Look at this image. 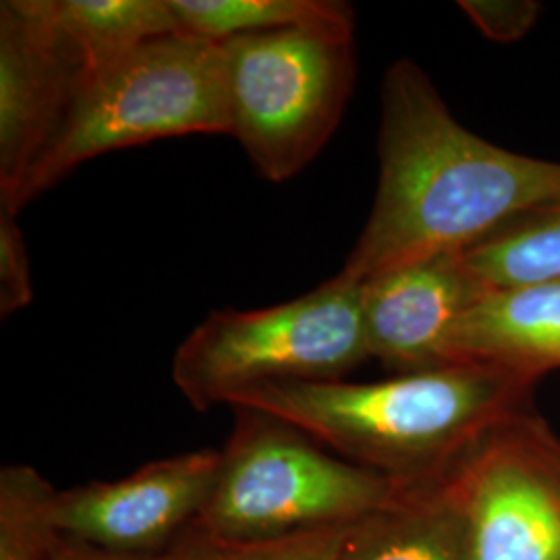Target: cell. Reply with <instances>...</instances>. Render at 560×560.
Masks as SVG:
<instances>
[{"label": "cell", "instance_id": "cell-1", "mask_svg": "<svg viewBox=\"0 0 560 560\" xmlns=\"http://www.w3.org/2000/svg\"><path fill=\"white\" fill-rule=\"evenodd\" d=\"M381 175L340 275L361 280L402 264L465 254L523 212L560 198V162L515 154L453 117L418 62L382 83Z\"/></svg>", "mask_w": 560, "mask_h": 560}, {"label": "cell", "instance_id": "cell-2", "mask_svg": "<svg viewBox=\"0 0 560 560\" xmlns=\"http://www.w3.org/2000/svg\"><path fill=\"white\" fill-rule=\"evenodd\" d=\"M540 378L501 363H453L378 382H284L229 407L287 421L342 459L393 480L442 474L494 423L525 409Z\"/></svg>", "mask_w": 560, "mask_h": 560}, {"label": "cell", "instance_id": "cell-3", "mask_svg": "<svg viewBox=\"0 0 560 560\" xmlns=\"http://www.w3.org/2000/svg\"><path fill=\"white\" fill-rule=\"evenodd\" d=\"M194 133L231 136L221 42L177 32L81 78L75 96L21 183L13 214L106 152Z\"/></svg>", "mask_w": 560, "mask_h": 560}, {"label": "cell", "instance_id": "cell-4", "mask_svg": "<svg viewBox=\"0 0 560 560\" xmlns=\"http://www.w3.org/2000/svg\"><path fill=\"white\" fill-rule=\"evenodd\" d=\"M231 409L221 476L196 523L219 546L353 525L393 497L397 480L342 459L275 416Z\"/></svg>", "mask_w": 560, "mask_h": 560}, {"label": "cell", "instance_id": "cell-5", "mask_svg": "<svg viewBox=\"0 0 560 560\" xmlns=\"http://www.w3.org/2000/svg\"><path fill=\"white\" fill-rule=\"evenodd\" d=\"M368 360L361 282L339 272L298 300L210 312L175 351L173 382L203 413L266 384L342 381Z\"/></svg>", "mask_w": 560, "mask_h": 560}, {"label": "cell", "instance_id": "cell-6", "mask_svg": "<svg viewBox=\"0 0 560 560\" xmlns=\"http://www.w3.org/2000/svg\"><path fill=\"white\" fill-rule=\"evenodd\" d=\"M231 136L264 179L298 177L339 129L355 88V25L221 42Z\"/></svg>", "mask_w": 560, "mask_h": 560}, {"label": "cell", "instance_id": "cell-7", "mask_svg": "<svg viewBox=\"0 0 560 560\" xmlns=\"http://www.w3.org/2000/svg\"><path fill=\"white\" fill-rule=\"evenodd\" d=\"M442 476L476 560H560V436L534 405L494 423Z\"/></svg>", "mask_w": 560, "mask_h": 560}, {"label": "cell", "instance_id": "cell-8", "mask_svg": "<svg viewBox=\"0 0 560 560\" xmlns=\"http://www.w3.org/2000/svg\"><path fill=\"white\" fill-rule=\"evenodd\" d=\"M221 465V451L203 448L152 460L120 480L62 490L60 536L119 557H161L200 520Z\"/></svg>", "mask_w": 560, "mask_h": 560}, {"label": "cell", "instance_id": "cell-9", "mask_svg": "<svg viewBox=\"0 0 560 560\" xmlns=\"http://www.w3.org/2000/svg\"><path fill=\"white\" fill-rule=\"evenodd\" d=\"M80 65L60 40L52 0L0 4V208L21 183L75 96Z\"/></svg>", "mask_w": 560, "mask_h": 560}, {"label": "cell", "instance_id": "cell-10", "mask_svg": "<svg viewBox=\"0 0 560 560\" xmlns=\"http://www.w3.org/2000/svg\"><path fill=\"white\" fill-rule=\"evenodd\" d=\"M483 293L463 254L402 264L361 280L370 358L399 374L453 365L455 332Z\"/></svg>", "mask_w": 560, "mask_h": 560}, {"label": "cell", "instance_id": "cell-11", "mask_svg": "<svg viewBox=\"0 0 560 560\" xmlns=\"http://www.w3.org/2000/svg\"><path fill=\"white\" fill-rule=\"evenodd\" d=\"M339 560H476L467 517L448 481L397 480L393 497L353 523Z\"/></svg>", "mask_w": 560, "mask_h": 560}, {"label": "cell", "instance_id": "cell-12", "mask_svg": "<svg viewBox=\"0 0 560 560\" xmlns=\"http://www.w3.org/2000/svg\"><path fill=\"white\" fill-rule=\"evenodd\" d=\"M501 363L544 378L560 368V280L483 293L465 314L451 363Z\"/></svg>", "mask_w": 560, "mask_h": 560}, {"label": "cell", "instance_id": "cell-13", "mask_svg": "<svg viewBox=\"0 0 560 560\" xmlns=\"http://www.w3.org/2000/svg\"><path fill=\"white\" fill-rule=\"evenodd\" d=\"M52 13L81 78L183 32L171 0H52Z\"/></svg>", "mask_w": 560, "mask_h": 560}, {"label": "cell", "instance_id": "cell-14", "mask_svg": "<svg viewBox=\"0 0 560 560\" xmlns=\"http://www.w3.org/2000/svg\"><path fill=\"white\" fill-rule=\"evenodd\" d=\"M463 258L486 291L560 280V198L506 222Z\"/></svg>", "mask_w": 560, "mask_h": 560}, {"label": "cell", "instance_id": "cell-15", "mask_svg": "<svg viewBox=\"0 0 560 560\" xmlns=\"http://www.w3.org/2000/svg\"><path fill=\"white\" fill-rule=\"evenodd\" d=\"M180 30L206 40L293 27L355 25V11L337 0H171Z\"/></svg>", "mask_w": 560, "mask_h": 560}, {"label": "cell", "instance_id": "cell-16", "mask_svg": "<svg viewBox=\"0 0 560 560\" xmlns=\"http://www.w3.org/2000/svg\"><path fill=\"white\" fill-rule=\"evenodd\" d=\"M59 490L30 465L0 471V560H50L60 540Z\"/></svg>", "mask_w": 560, "mask_h": 560}, {"label": "cell", "instance_id": "cell-17", "mask_svg": "<svg viewBox=\"0 0 560 560\" xmlns=\"http://www.w3.org/2000/svg\"><path fill=\"white\" fill-rule=\"evenodd\" d=\"M351 525L326 527L277 540L221 546L219 560H339L340 544Z\"/></svg>", "mask_w": 560, "mask_h": 560}, {"label": "cell", "instance_id": "cell-18", "mask_svg": "<svg viewBox=\"0 0 560 560\" xmlns=\"http://www.w3.org/2000/svg\"><path fill=\"white\" fill-rule=\"evenodd\" d=\"M34 298L27 245L18 214L0 208V316L9 318Z\"/></svg>", "mask_w": 560, "mask_h": 560}, {"label": "cell", "instance_id": "cell-19", "mask_svg": "<svg viewBox=\"0 0 560 560\" xmlns=\"http://www.w3.org/2000/svg\"><path fill=\"white\" fill-rule=\"evenodd\" d=\"M459 7L488 40L501 44L525 38L541 15L534 0H460Z\"/></svg>", "mask_w": 560, "mask_h": 560}, {"label": "cell", "instance_id": "cell-20", "mask_svg": "<svg viewBox=\"0 0 560 560\" xmlns=\"http://www.w3.org/2000/svg\"><path fill=\"white\" fill-rule=\"evenodd\" d=\"M221 546L198 525H191L179 540L164 552L162 560H219Z\"/></svg>", "mask_w": 560, "mask_h": 560}, {"label": "cell", "instance_id": "cell-21", "mask_svg": "<svg viewBox=\"0 0 560 560\" xmlns=\"http://www.w3.org/2000/svg\"><path fill=\"white\" fill-rule=\"evenodd\" d=\"M162 557L164 555H161V557H119V555H110V552L98 550L94 546H88L83 541L60 536L59 544H57L50 560H162Z\"/></svg>", "mask_w": 560, "mask_h": 560}]
</instances>
